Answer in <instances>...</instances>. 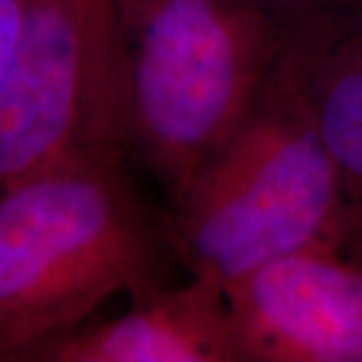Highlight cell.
I'll return each mask as SVG.
<instances>
[{
	"instance_id": "277c9868",
	"label": "cell",
	"mask_w": 362,
	"mask_h": 362,
	"mask_svg": "<svg viewBox=\"0 0 362 362\" xmlns=\"http://www.w3.org/2000/svg\"><path fill=\"white\" fill-rule=\"evenodd\" d=\"M99 149L125 151L113 0H25L21 42L0 87V195Z\"/></svg>"
},
{
	"instance_id": "6da1fadb",
	"label": "cell",
	"mask_w": 362,
	"mask_h": 362,
	"mask_svg": "<svg viewBox=\"0 0 362 362\" xmlns=\"http://www.w3.org/2000/svg\"><path fill=\"white\" fill-rule=\"evenodd\" d=\"M165 214L121 149L83 151L0 195V358L28 361L117 294L165 286Z\"/></svg>"
},
{
	"instance_id": "7a4b0ae2",
	"label": "cell",
	"mask_w": 362,
	"mask_h": 362,
	"mask_svg": "<svg viewBox=\"0 0 362 362\" xmlns=\"http://www.w3.org/2000/svg\"><path fill=\"white\" fill-rule=\"evenodd\" d=\"M125 151L177 204L258 99L288 35L250 0H113Z\"/></svg>"
},
{
	"instance_id": "8992f818",
	"label": "cell",
	"mask_w": 362,
	"mask_h": 362,
	"mask_svg": "<svg viewBox=\"0 0 362 362\" xmlns=\"http://www.w3.org/2000/svg\"><path fill=\"white\" fill-rule=\"evenodd\" d=\"M28 361L240 362L223 286L192 276L133 300L125 314L66 332Z\"/></svg>"
},
{
	"instance_id": "52a82bcc",
	"label": "cell",
	"mask_w": 362,
	"mask_h": 362,
	"mask_svg": "<svg viewBox=\"0 0 362 362\" xmlns=\"http://www.w3.org/2000/svg\"><path fill=\"white\" fill-rule=\"evenodd\" d=\"M282 63L337 173L344 247L362 252V8L290 33Z\"/></svg>"
},
{
	"instance_id": "9c48e42d",
	"label": "cell",
	"mask_w": 362,
	"mask_h": 362,
	"mask_svg": "<svg viewBox=\"0 0 362 362\" xmlns=\"http://www.w3.org/2000/svg\"><path fill=\"white\" fill-rule=\"evenodd\" d=\"M25 25V0H0V87L11 71Z\"/></svg>"
},
{
	"instance_id": "3957f363",
	"label": "cell",
	"mask_w": 362,
	"mask_h": 362,
	"mask_svg": "<svg viewBox=\"0 0 362 362\" xmlns=\"http://www.w3.org/2000/svg\"><path fill=\"white\" fill-rule=\"evenodd\" d=\"M165 220L175 259L221 286L298 250H344L337 173L282 57Z\"/></svg>"
},
{
	"instance_id": "ba28073f",
	"label": "cell",
	"mask_w": 362,
	"mask_h": 362,
	"mask_svg": "<svg viewBox=\"0 0 362 362\" xmlns=\"http://www.w3.org/2000/svg\"><path fill=\"white\" fill-rule=\"evenodd\" d=\"M270 16L286 35L304 26L361 11L362 0H250Z\"/></svg>"
},
{
	"instance_id": "5b68a950",
	"label": "cell",
	"mask_w": 362,
	"mask_h": 362,
	"mask_svg": "<svg viewBox=\"0 0 362 362\" xmlns=\"http://www.w3.org/2000/svg\"><path fill=\"white\" fill-rule=\"evenodd\" d=\"M240 362H362V262L298 250L223 286Z\"/></svg>"
}]
</instances>
